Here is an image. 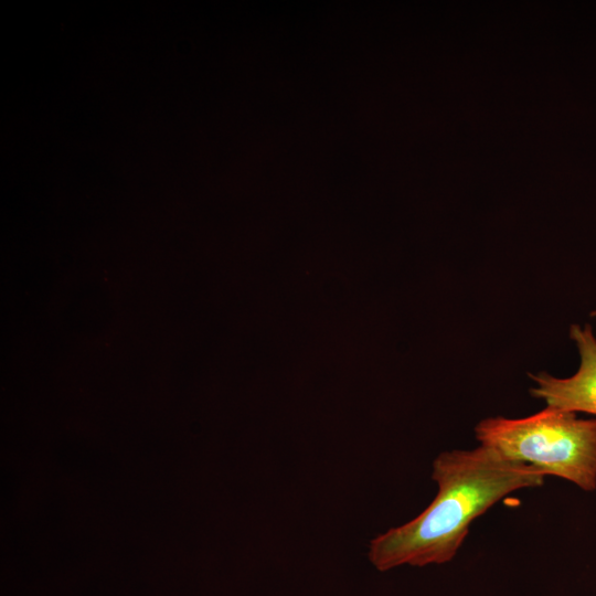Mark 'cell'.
Returning a JSON list of instances; mask_svg holds the SVG:
<instances>
[{"label":"cell","mask_w":596,"mask_h":596,"mask_svg":"<svg viewBox=\"0 0 596 596\" xmlns=\"http://www.w3.org/2000/svg\"><path fill=\"white\" fill-rule=\"evenodd\" d=\"M544 477L538 468L488 446L444 451L433 462L435 499L415 519L374 538L369 560L381 572L404 564L447 563L473 520L509 493L542 486Z\"/></svg>","instance_id":"cell-1"},{"label":"cell","mask_w":596,"mask_h":596,"mask_svg":"<svg viewBox=\"0 0 596 596\" xmlns=\"http://www.w3.org/2000/svg\"><path fill=\"white\" fill-rule=\"evenodd\" d=\"M480 445L531 465L545 476L596 489V418L547 406L523 418L491 417L475 428Z\"/></svg>","instance_id":"cell-2"},{"label":"cell","mask_w":596,"mask_h":596,"mask_svg":"<svg viewBox=\"0 0 596 596\" xmlns=\"http://www.w3.org/2000/svg\"><path fill=\"white\" fill-rule=\"evenodd\" d=\"M570 336L579 352L578 371L566 379L545 372L531 374L536 386L530 392L532 396L544 400L547 406L596 415V338L589 324L584 328L572 324Z\"/></svg>","instance_id":"cell-3"},{"label":"cell","mask_w":596,"mask_h":596,"mask_svg":"<svg viewBox=\"0 0 596 596\" xmlns=\"http://www.w3.org/2000/svg\"><path fill=\"white\" fill-rule=\"evenodd\" d=\"M592 317H596V310L590 313Z\"/></svg>","instance_id":"cell-4"}]
</instances>
